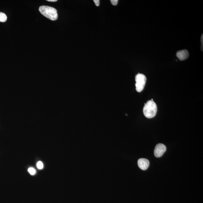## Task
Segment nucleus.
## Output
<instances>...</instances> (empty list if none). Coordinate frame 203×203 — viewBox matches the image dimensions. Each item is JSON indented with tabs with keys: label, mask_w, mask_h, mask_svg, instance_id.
<instances>
[{
	"label": "nucleus",
	"mask_w": 203,
	"mask_h": 203,
	"mask_svg": "<svg viewBox=\"0 0 203 203\" xmlns=\"http://www.w3.org/2000/svg\"><path fill=\"white\" fill-rule=\"evenodd\" d=\"M176 56L180 60L186 59L189 57V52L187 50H179L176 53Z\"/></svg>",
	"instance_id": "6"
},
{
	"label": "nucleus",
	"mask_w": 203,
	"mask_h": 203,
	"mask_svg": "<svg viewBox=\"0 0 203 203\" xmlns=\"http://www.w3.org/2000/svg\"><path fill=\"white\" fill-rule=\"evenodd\" d=\"M28 171L31 175H34L36 173L35 170L33 168H29L28 169Z\"/></svg>",
	"instance_id": "9"
},
{
	"label": "nucleus",
	"mask_w": 203,
	"mask_h": 203,
	"mask_svg": "<svg viewBox=\"0 0 203 203\" xmlns=\"http://www.w3.org/2000/svg\"><path fill=\"white\" fill-rule=\"evenodd\" d=\"M166 150V146L163 144H158L155 147L154 151L155 156L157 158L161 157Z\"/></svg>",
	"instance_id": "4"
},
{
	"label": "nucleus",
	"mask_w": 203,
	"mask_h": 203,
	"mask_svg": "<svg viewBox=\"0 0 203 203\" xmlns=\"http://www.w3.org/2000/svg\"><path fill=\"white\" fill-rule=\"evenodd\" d=\"M157 111V105L153 101H148L145 104L143 112L146 117L149 119L152 118L156 115Z\"/></svg>",
	"instance_id": "1"
},
{
	"label": "nucleus",
	"mask_w": 203,
	"mask_h": 203,
	"mask_svg": "<svg viewBox=\"0 0 203 203\" xmlns=\"http://www.w3.org/2000/svg\"><path fill=\"white\" fill-rule=\"evenodd\" d=\"M95 4L97 6H99L100 5V1L99 0H94L93 1Z\"/></svg>",
	"instance_id": "11"
},
{
	"label": "nucleus",
	"mask_w": 203,
	"mask_h": 203,
	"mask_svg": "<svg viewBox=\"0 0 203 203\" xmlns=\"http://www.w3.org/2000/svg\"><path fill=\"white\" fill-rule=\"evenodd\" d=\"M39 10L42 15L50 20L55 21L58 19V13L55 8L47 6H40Z\"/></svg>",
	"instance_id": "2"
},
{
	"label": "nucleus",
	"mask_w": 203,
	"mask_h": 203,
	"mask_svg": "<svg viewBox=\"0 0 203 203\" xmlns=\"http://www.w3.org/2000/svg\"><path fill=\"white\" fill-rule=\"evenodd\" d=\"M47 1L50 2H55L57 1V0H47Z\"/></svg>",
	"instance_id": "13"
},
{
	"label": "nucleus",
	"mask_w": 203,
	"mask_h": 203,
	"mask_svg": "<svg viewBox=\"0 0 203 203\" xmlns=\"http://www.w3.org/2000/svg\"><path fill=\"white\" fill-rule=\"evenodd\" d=\"M138 164L139 168L142 170H146L149 166V161L145 158H140L138 160Z\"/></svg>",
	"instance_id": "5"
},
{
	"label": "nucleus",
	"mask_w": 203,
	"mask_h": 203,
	"mask_svg": "<svg viewBox=\"0 0 203 203\" xmlns=\"http://www.w3.org/2000/svg\"><path fill=\"white\" fill-rule=\"evenodd\" d=\"M7 16L4 13L0 12V22H5L7 20Z\"/></svg>",
	"instance_id": "7"
},
{
	"label": "nucleus",
	"mask_w": 203,
	"mask_h": 203,
	"mask_svg": "<svg viewBox=\"0 0 203 203\" xmlns=\"http://www.w3.org/2000/svg\"><path fill=\"white\" fill-rule=\"evenodd\" d=\"M111 4H112L113 6H116V5H117L118 2V0H111L110 1Z\"/></svg>",
	"instance_id": "10"
},
{
	"label": "nucleus",
	"mask_w": 203,
	"mask_h": 203,
	"mask_svg": "<svg viewBox=\"0 0 203 203\" xmlns=\"http://www.w3.org/2000/svg\"><path fill=\"white\" fill-rule=\"evenodd\" d=\"M136 90L137 92H140L145 87L147 79L145 75L142 73H138L135 76Z\"/></svg>",
	"instance_id": "3"
},
{
	"label": "nucleus",
	"mask_w": 203,
	"mask_h": 203,
	"mask_svg": "<svg viewBox=\"0 0 203 203\" xmlns=\"http://www.w3.org/2000/svg\"><path fill=\"white\" fill-rule=\"evenodd\" d=\"M203 35L202 34V37L201 38V50L203 51Z\"/></svg>",
	"instance_id": "12"
},
{
	"label": "nucleus",
	"mask_w": 203,
	"mask_h": 203,
	"mask_svg": "<svg viewBox=\"0 0 203 203\" xmlns=\"http://www.w3.org/2000/svg\"><path fill=\"white\" fill-rule=\"evenodd\" d=\"M37 167L39 169H42L43 168V164L41 161H39L37 164Z\"/></svg>",
	"instance_id": "8"
}]
</instances>
